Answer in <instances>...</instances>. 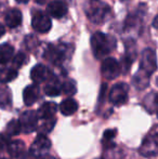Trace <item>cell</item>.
<instances>
[{
  "label": "cell",
  "instance_id": "cell-1",
  "mask_svg": "<svg viewBox=\"0 0 158 159\" xmlns=\"http://www.w3.org/2000/svg\"><path fill=\"white\" fill-rule=\"evenodd\" d=\"M116 39L113 36L101 32L94 33L91 37V48L97 59L106 57L116 48Z\"/></svg>",
  "mask_w": 158,
  "mask_h": 159
},
{
  "label": "cell",
  "instance_id": "cell-2",
  "mask_svg": "<svg viewBox=\"0 0 158 159\" xmlns=\"http://www.w3.org/2000/svg\"><path fill=\"white\" fill-rule=\"evenodd\" d=\"M111 12L112 11L108 4L97 1L90 3L86 9L87 16L93 24H103L106 20H108Z\"/></svg>",
  "mask_w": 158,
  "mask_h": 159
},
{
  "label": "cell",
  "instance_id": "cell-3",
  "mask_svg": "<svg viewBox=\"0 0 158 159\" xmlns=\"http://www.w3.org/2000/svg\"><path fill=\"white\" fill-rule=\"evenodd\" d=\"M68 55V46L63 43L60 44H49L44 51V57L53 65L60 66L64 63Z\"/></svg>",
  "mask_w": 158,
  "mask_h": 159
},
{
  "label": "cell",
  "instance_id": "cell-4",
  "mask_svg": "<svg viewBox=\"0 0 158 159\" xmlns=\"http://www.w3.org/2000/svg\"><path fill=\"white\" fill-rule=\"evenodd\" d=\"M139 152L144 157H154L158 155V130L150 132L144 138Z\"/></svg>",
  "mask_w": 158,
  "mask_h": 159
},
{
  "label": "cell",
  "instance_id": "cell-5",
  "mask_svg": "<svg viewBox=\"0 0 158 159\" xmlns=\"http://www.w3.org/2000/svg\"><path fill=\"white\" fill-rule=\"evenodd\" d=\"M140 70L150 76L157 70V57L156 52L153 49L146 48L145 50H143L140 62Z\"/></svg>",
  "mask_w": 158,
  "mask_h": 159
},
{
  "label": "cell",
  "instance_id": "cell-6",
  "mask_svg": "<svg viewBox=\"0 0 158 159\" xmlns=\"http://www.w3.org/2000/svg\"><path fill=\"white\" fill-rule=\"evenodd\" d=\"M128 93H129V87L124 82H118L114 84L113 88L111 89L110 94H108V100L113 105H122L127 103L128 101Z\"/></svg>",
  "mask_w": 158,
  "mask_h": 159
},
{
  "label": "cell",
  "instance_id": "cell-7",
  "mask_svg": "<svg viewBox=\"0 0 158 159\" xmlns=\"http://www.w3.org/2000/svg\"><path fill=\"white\" fill-rule=\"evenodd\" d=\"M101 74L105 79L113 80L117 78L121 74V66L120 63L117 62L114 57H106L102 62L101 65Z\"/></svg>",
  "mask_w": 158,
  "mask_h": 159
},
{
  "label": "cell",
  "instance_id": "cell-8",
  "mask_svg": "<svg viewBox=\"0 0 158 159\" xmlns=\"http://www.w3.org/2000/svg\"><path fill=\"white\" fill-rule=\"evenodd\" d=\"M51 148V142L46 135L39 134L35 139L34 143L32 144L29 148L30 155H33L36 158H42L48 154L49 149Z\"/></svg>",
  "mask_w": 158,
  "mask_h": 159
},
{
  "label": "cell",
  "instance_id": "cell-9",
  "mask_svg": "<svg viewBox=\"0 0 158 159\" xmlns=\"http://www.w3.org/2000/svg\"><path fill=\"white\" fill-rule=\"evenodd\" d=\"M21 125V130L24 133H32L37 130L38 126V116L37 111H26L21 115L19 119Z\"/></svg>",
  "mask_w": 158,
  "mask_h": 159
},
{
  "label": "cell",
  "instance_id": "cell-10",
  "mask_svg": "<svg viewBox=\"0 0 158 159\" xmlns=\"http://www.w3.org/2000/svg\"><path fill=\"white\" fill-rule=\"evenodd\" d=\"M32 26L37 33L46 34L51 30L52 23L47 13L42 12V11H37L33 15Z\"/></svg>",
  "mask_w": 158,
  "mask_h": 159
},
{
  "label": "cell",
  "instance_id": "cell-11",
  "mask_svg": "<svg viewBox=\"0 0 158 159\" xmlns=\"http://www.w3.org/2000/svg\"><path fill=\"white\" fill-rule=\"evenodd\" d=\"M52 77H53V74L43 64H37L36 66L33 67L32 71H30V78H32V80L36 84L48 81Z\"/></svg>",
  "mask_w": 158,
  "mask_h": 159
},
{
  "label": "cell",
  "instance_id": "cell-12",
  "mask_svg": "<svg viewBox=\"0 0 158 159\" xmlns=\"http://www.w3.org/2000/svg\"><path fill=\"white\" fill-rule=\"evenodd\" d=\"M67 11V4L63 0H52L51 2H49L48 7H47L48 14L54 19H61V17L65 16Z\"/></svg>",
  "mask_w": 158,
  "mask_h": 159
},
{
  "label": "cell",
  "instance_id": "cell-13",
  "mask_svg": "<svg viewBox=\"0 0 158 159\" xmlns=\"http://www.w3.org/2000/svg\"><path fill=\"white\" fill-rule=\"evenodd\" d=\"M57 111V105L54 102L43 103L37 111V116L39 120L55 119V114Z\"/></svg>",
  "mask_w": 158,
  "mask_h": 159
},
{
  "label": "cell",
  "instance_id": "cell-14",
  "mask_svg": "<svg viewBox=\"0 0 158 159\" xmlns=\"http://www.w3.org/2000/svg\"><path fill=\"white\" fill-rule=\"evenodd\" d=\"M39 94H40V90L38 84H35L26 87L23 92V100L25 105L30 106V105L35 104L37 102V100L39 98Z\"/></svg>",
  "mask_w": 158,
  "mask_h": 159
},
{
  "label": "cell",
  "instance_id": "cell-15",
  "mask_svg": "<svg viewBox=\"0 0 158 159\" xmlns=\"http://www.w3.org/2000/svg\"><path fill=\"white\" fill-rule=\"evenodd\" d=\"M78 109V103L76 100H74L73 98H67L64 101H62L61 105H60V111L62 113V115L64 116H72Z\"/></svg>",
  "mask_w": 158,
  "mask_h": 159
},
{
  "label": "cell",
  "instance_id": "cell-16",
  "mask_svg": "<svg viewBox=\"0 0 158 159\" xmlns=\"http://www.w3.org/2000/svg\"><path fill=\"white\" fill-rule=\"evenodd\" d=\"M22 12L17 9H12V10L8 11L6 14V24L8 25V27L10 28H15L17 26H20V24L22 23Z\"/></svg>",
  "mask_w": 158,
  "mask_h": 159
},
{
  "label": "cell",
  "instance_id": "cell-17",
  "mask_svg": "<svg viewBox=\"0 0 158 159\" xmlns=\"http://www.w3.org/2000/svg\"><path fill=\"white\" fill-rule=\"evenodd\" d=\"M7 147H8V152L10 156L13 158H20L25 153V144L21 140L12 141L9 143Z\"/></svg>",
  "mask_w": 158,
  "mask_h": 159
},
{
  "label": "cell",
  "instance_id": "cell-18",
  "mask_svg": "<svg viewBox=\"0 0 158 159\" xmlns=\"http://www.w3.org/2000/svg\"><path fill=\"white\" fill-rule=\"evenodd\" d=\"M44 93L48 96H59L62 93V84L53 76L44 87Z\"/></svg>",
  "mask_w": 158,
  "mask_h": 159
},
{
  "label": "cell",
  "instance_id": "cell-19",
  "mask_svg": "<svg viewBox=\"0 0 158 159\" xmlns=\"http://www.w3.org/2000/svg\"><path fill=\"white\" fill-rule=\"evenodd\" d=\"M150 75H147V74H145L142 70H139L133 77L132 84L138 90H144L150 84Z\"/></svg>",
  "mask_w": 158,
  "mask_h": 159
},
{
  "label": "cell",
  "instance_id": "cell-20",
  "mask_svg": "<svg viewBox=\"0 0 158 159\" xmlns=\"http://www.w3.org/2000/svg\"><path fill=\"white\" fill-rule=\"evenodd\" d=\"M143 105L148 113H158V92H152L146 95Z\"/></svg>",
  "mask_w": 158,
  "mask_h": 159
},
{
  "label": "cell",
  "instance_id": "cell-21",
  "mask_svg": "<svg viewBox=\"0 0 158 159\" xmlns=\"http://www.w3.org/2000/svg\"><path fill=\"white\" fill-rule=\"evenodd\" d=\"M14 48L9 43L0 44V64H7L13 57Z\"/></svg>",
  "mask_w": 158,
  "mask_h": 159
},
{
  "label": "cell",
  "instance_id": "cell-22",
  "mask_svg": "<svg viewBox=\"0 0 158 159\" xmlns=\"http://www.w3.org/2000/svg\"><path fill=\"white\" fill-rule=\"evenodd\" d=\"M102 159H122V152L117 147L116 144L105 147Z\"/></svg>",
  "mask_w": 158,
  "mask_h": 159
},
{
  "label": "cell",
  "instance_id": "cell-23",
  "mask_svg": "<svg viewBox=\"0 0 158 159\" xmlns=\"http://www.w3.org/2000/svg\"><path fill=\"white\" fill-rule=\"evenodd\" d=\"M17 77V70L14 68H0V82L7 84Z\"/></svg>",
  "mask_w": 158,
  "mask_h": 159
},
{
  "label": "cell",
  "instance_id": "cell-24",
  "mask_svg": "<svg viewBox=\"0 0 158 159\" xmlns=\"http://www.w3.org/2000/svg\"><path fill=\"white\" fill-rule=\"evenodd\" d=\"M55 119H49V120H39L38 119V126H37V130L39 131V134L46 135L47 133H49L50 131H52V129L55 126Z\"/></svg>",
  "mask_w": 158,
  "mask_h": 159
},
{
  "label": "cell",
  "instance_id": "cell-25",
  "mask_svg": "<svg viewBox=\"0 0 158 159\" xmlns=\"http://www.w3.org/2000/svg\"><path fill=\"white\" fill-rule=\"evenodd\" d=\"M11 102H12V98H11L10 90H8L7 88H0V106H10Z\"/></svg>",
  "mask_w": 158,
  "mask_h": 159
},
{
  "label": "cell",
  "instance_id": "cell-26",
  "mask_svg": "<svg viewBox=\"0 0 158 159\" xmlns=\"http://www.w3.org/2000/svg\"><path fill=\"white\" fill-rule=\"evenodd\" d=\"M116 132L117 131L115 129H108L104 132L103 141H102L104 148H105V147H108V146H112V145H115V143L113 140H114V138L116 136Z\"/></svg>",
  "mask_w": 158,
  "mask_h": 159
},
{
  "label": "cell",
  "instance_id": "cell-27",
  "mask_svg": "<svg viewBox=\"0 0 158 159\" xmlns=\"http://www.w3.org/2000/svg\"><path fill=\"white\" fill-rule=\"evenodd\" d=\"M7 132L9 135H17L19 133H21V125H20L19 120H11L7 126Z\"/></svg>",
  "mask_w": 158,
  "mask_h": 159
},
{
  "label": "cell",
  "instance_id": "cell-28",
  "mask_svg": "<svg viewBox=\"0 0 158 159\" xmlns=\"http://www.w3.org/2000/svg\"><path fill=\"white\" fill-rule=\"evenodd\" d=\"M62 91L66 95H74L77 91L75 81H73V80H66V81H64V84H62Z\"/></svg>",
  "mask_w": 158,
  "mask_h": 159
},
{
  "label": "cell",
  "instance_id": "cell-29",
  "mask_svg": "<svg viewBox=\"0 0 158 159\" xmlns=\"http://www.w3.org/2000/svg\"><path fill=\"white\" fill-rule=\"evenodd\" d=\"M25 62H26V55L24 54V53L20 52L14 57V59H13V61H12V64H13V67L20 68V67L25 64Z\"/></svg>",
  "mask_w": 158,
  "mask_h": 159
},
{
  "label": "cell",
  "instance_id": "cell-30",
  "mask_svg": "<svg viewBox=\"0 0 158 159\" xmlns=\"http://www.w3.org/2000/svg\"><path fill=\"white\" fill-rule=\"evenodd\" d=\"M7 146H8V140L3 134L0 133V149H3Z\"/></svg>",
  "mask_w": 158,
  "mask_h": 159
},
{
  "label": "cell",
  "instance_id": "cell-31",
  "mask_svg": "<svg viewBox=\"0 0 158 159\" xmlns=\"http://www.w3.org/2000/svg\"><path fill=\"white\" fill-rule=\"evenodd\" d=\"M153 26H154L156 30H158V14L155 16V19H154V21H153Z\"/></svg>",
  "mask_w": 158,
  "mask_h": 159
},
{
  "label": "cell",
  "instance_id": "cell-32",
  "mask_svg": "<svg viewBox=\"0 0 158 159\" xmlns=\"http://www.w3.org/2000/svg\"><path fill=\"white\" fill-rule=\"evenodd\" d=\"M4 34H6V28L2 24H0V37H2Z\"/></svg>",
  "mask_w": 158,
  "mask_h": 159
},
{
  "label": "cell",
  "instance_id": "cell-33",
  "mask_svg": "<svg viewBox=\"0 0 158 159\" xmlns=\"http://www.w3.org/2000/svg\"><path fill=\"white\" fill-rule=\"evenodd\" d=\"M16 2H19V3H27L29 0H15Z\"/></svg>",
  "mask_w": 158,
  "mask_h": 159
},
{
  "label": "cell",
  "instance_id": "cell-34",
  "mask_svg": "<svg viewBox=\"0 0 158 159\" xmlns=\"http://www.w3.org/2000/svg\"><path fill=\"white\" fill-rule=\"evenodd\" d=\"M35 1H36L37 3H39V4H43V3H46V2H47V0H35Z\"/></svg>",
  "mask_w": 158,
  "mask_h": 159
},
{
  "label": "cell",
  "instance_id": "cell-35",
  "mask_svg": "<svg viewBox=\"0 0 158 159\" xmlns=\"http://www.w3.org/2000/svg\"><path fill=\"white\" fill-rule=\"evenodd\" d=\"M49 159H56V158H54V157H50Z\"/></svg>",
  "mask_w": 158,
  "mask_h": 159
},
{
  "label": "cell",
  "instance_id": "cell-36",
  "mask_svg": "<svg viewBox=\"0 0 158 159\" xmlns=\"http://www.w3.org/2000/svg\"><path fill=\"white\" fill-rule=\"evenodd\" d=\"M0 159H9V158H0Z\"/></svg>",
  "mask_w": 158,
  "mask_h": 159
},
{
  "label": "cell",
  "instance_id": "cell-37",
  "mask_svg": "<svg viewBox=\"0 0 158 159\" xmlns=\"http://www.w3.org/2000/svg\"><path fill=\"white\" fill-rule=\"evenodd\" d=\"M93 1H97V0H93Z\"/></svg>",
  "mask_w": 158,
  "mask_h": 159
},
{
  "label": "cell",
  "instance_id": "cell-38",
  "mask_svg": "<svg viewBox=\"0 0 158 159\" xmlns=\"http://www.w3.org/2000/svg\"><path fill=\"white\" fill-rule=\"evenodd\" d=\"M156 114H157V117H158V113H156Z\"/></svg>",
  "mask_w": 158,
  "mask_h": 159
},
{
  "label": "cell",
  "instance_id": "cell-39",
  "mask_svg": "<svg viewBox=\"0 0 158 159\" xmlns=\"http://www.w3.org/2000/svg\"><path fill=\"white\" fill-rule=\"evenodd\" d=\"M38 159H41V158H38Z\"/></svg>",
  "mask_w": 158,
  "mask_h": 159
}]
</instances>
